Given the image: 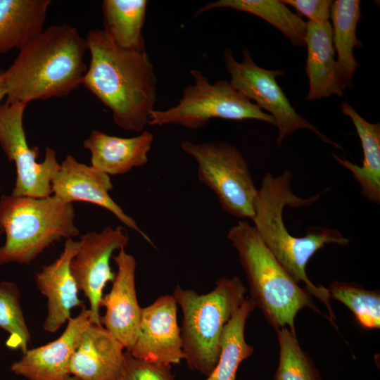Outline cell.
Returning a JSON list of instances; mask_svg holds the SVG:
<instances>
[{
    "instance_id": "1",
    "label": "cell",
    "mask_w": 380,
    "mask_h": 380,
    "mask_svg": "<svg viewBox=\"0 0 380 380\" xmlns=\"http://www.w3.org/2000/svg\"><path fill=\"white\" fill-rule=\"evenodd\" d=\"M91 60L82 84L113 113L114 122L143 132L156 101L157 80L146 51L117 46L103 30L85 38Z\"/></svg>"
},
{
    "instance_id": "2",
    "label": "cell",
    "mask_w": 380,
    "mask_h": 380,
    "mask_svg": "<svg viewBox=\"0 0 380 380\" xmlns=\"http://www.w3.org/2000/svg\"><path fill=\"white\" fill-rule=\"evenodd\" d=\"M84 38L68 24L53 25L19 50L4 70L6 102L27 105L38 99L62 97L76 89L87 67Z\"/></svg>"
},
{
    "instance_id": "3",
    "label": "cell",
    "mask_w": 380,
    "mask_h": 380,
    "mask_svg": "<svg viewBox=\"0 0 380 380\" xmlns=\"http://www.w3.org/2000/svg\"><path fill=\"white\" fill-rule=\"evenodd\" d=\"M292 173L285 170L277 177L271 172L264 175L255 203L254 227L279 262L298 284L317 297L327 308L332 324L335 315L329 302L328 289L315 286L308 277L306 265L312 256L327 244L346 246L349 239L335 229L315 228L304 236L289 234L283 220L285 206L300 207L317 201L322 194L307 198L298 197L291 191Z\"/></svg>"
},
{
    "instance_id": "4",
    "label": "cell",
    "mask_w": 380,
    "mask_h": 380,
    "mask_svg": "<svg viewBox=\"0 0 380 380\" xmlns=\"http://www.w3.org/2000/svg\"><path fill=\"white\" fill-rule=\"evenodd\" d=\"M227 236L236 250L246 273L249 298L276 330L288 326L296 333L295 317L303 308L321 313L311 295L284 270L254 226L239 220L229 229Z\"/></svg>"
},
{
    "instance_id": "5",
    "label": "cell",
    "mask_w": 380,
    "mask_h": 380,
    "mask_svg": "<svg viewBox=\"0 0 380 380\" xmlns=\"http://www.w3.org/2000/svg\"><path fill=\"white\" fill-rule=\"evenodd\" d=\"M238 277H222L205 294L177 285L172 296L182 312L183 360L192 370L208 376L220 356L224 328L246 299Z\"/></svg>"
},
{
    "instance_id": "6",
    "label": "cell",
    "mask_w": 380,
    "mask_h": 380,
    "mask_svg": "<svg viewBox=\"0 0 380 380\" xmlns=\"http://www.w3.org/2000/svg\"><path fill=\"white\" fill-rule=\"evenodd\" d=\"M72 203L54 195L44 198L3 195L0 228L6 234L0 265H27L54 242L79 234Z\"/></svg>"
},
{
    "instance_id": "7",
    "label": "cell",
    "mask_w": 380,
    "mask_h": 380,
    "mask_svg": "<svg viewBox=\"0 0 380 380\" xmlns=\"http://www.w3.org/2000/svg\"><path fill=\"white\" fill-rule=\"evenodd\" d=\"M194 84L188 85L179 103L163 110H153L148 125H179L189 129L205 127L213 118L232 120L254 119L275 125L272 115L262 110L229 82L217 80L213 84L198 70H191Z\"/></svg>"
},
{
    "instance_id": "8",
    "label": "cell",
    "mask_w": 380,
    "mask_h": 380,
    "mask_svg": "<svg viewBox=\"0 0 380 380\" xmlns=\"http://www.w3.org/2000/svg\"><path fill=\"white\" fill-rule=\"evenodd\" d=\"M181 148L197 162L198 180L214 192L223 211L253 220L258 189L241 153L222 141H184Z\"/></svg>"
},
{
    "instance_id": "9",
    "label": "cell",
    "mask_w": 380,
    "mask_h": 380,
    "mask_svg": "<svg viewBox=\"0 0 380 380\" xmlns=\"http://www.w3.org/2000/svg\"><path fill=\"white\" fill-rule=\"evenodd\" d=\"M243 61L238 62L230 49L224 51L225 65L231 75L229 83L250 101H253L260 108L270 113L279 129L278 144L296 130L305 129L319 136L324 142L341 148L296 113L276 80L284 75L282 70H267L258 66L248 49L243 50Z\"/></svg>"
},
{
    "instance_id": "10",
    "label": "cell",
    "mask_w": 380,
    "mask_h": 380,
    "mask_svg": "<svg viewBox=\"0 0 380 380\" xmlns=\"http://www.w3.org/2000/svg\"><path fill=\"white\" fill-rule=\"evenodd\" d=\"M27 105L5 101L0 105V146L16 167V180L12 191L13 196L44 198L52 194L51 182L61 165L56 151L45 150L42 162H37L39 148H30L27 142L23 125Z\"/></svg>"
},
{
    "instance_id": "11",
    "label": "cell",
    "mask_w": 380,
    "mask_h": 380,
    "mask_svg": "<svg viewBox=\"0 0 380 380\" xmlns=\"http://www.w3.org/2000/svg\"><path fill=\"white\" fill-rule=\"evenodd\" d=\"M80 248L70 264L72 274L80 291L89 303L90 320L101 325L100 304L103 289L115 279L110 258L115 251L125 248L129 235L121 226H108L100 232H90L80 236Z\"/></svg>"
},
{
    "instance_id": "12",
    "label": "cell",
    "mask_w": 380,
    "mask_h": 380,
    "mask_svg": "<svg viewBox=\"0 0 380 380\" xmlns=\"http://www.w3.org/2000/svg\"><path fill=\"white\" fill-rule=\"evenodd\" d=\"M177 303L172 295H164L141 308L139 332L130 355L163 365H178L183 360Z\"/></svg>"
},
{
    "instance_id": "13",
    "label": "cell",
    "mask_w": 380,
    "mask_h": 380,
    "mask_svg": "<svg viewBox=\"0 0 380 380\" xmlns=\"http://www.w3.org/2000/svg\"><path fill=\"white\" fill-rule=\"evenodd\" d=\"M113 259L118 271L110 291L102 297L100 306L106 312L100 322L130 352L139 335L141 312L135 286L137 262L125 248L119 250Z\"/></svg>"
},
{
    "instance_id": "14",
    "label": "cell",
    "mask_w": 380,
    "mask_h": 380,
    "mask_svg": "<svg viewBox=\"0 0 380 380\" xmlns=\"http://www.w3.org/2000/svg\"><path fill=\"white\" fill-rule=\"evenodd\" d=\"M113 185L109 175L93 166L79 163L68 155L51 182L52 194L64 202L90 203L106 209L131 229L138 232L152 243L148 236L139 227L136 221L127 215L110 197Z\"/></svg>"
},
{
    "instance_id": "15",
    "label": "cell",
    "mask_w": 380,
    "mask_h": 380,
    "mask_svg": "<svg viewBox=\"0 0 380 380\" xmlns=\"http://www.w3.org/2000/svg\"><path fill=\"white\" fill-rule=\"evenodd\" d=\"M90 316V310L82 307L78 315L68 319L58 338L46 345L27 349L20 360L13 363L11 371L29 380H66L70 376V360L78 341L92 324Z\"/></svg>"
},
{
    "instance_id": "16",
    "label": "cell",
    "mask_w": 380,
    "mask_h": 380,
    "mask_svg": "<svg viewBox=\"0 0 380 380\" xmlns=\"http://www.w3.org/2000/svg\"><path fill=\"white\" fill-rule=\"evenodd\" d=\"M79 248V241L68 239L60 256L53 262L43 266L35 275L37 286L47 300L44 323L47 332H56L68 322L74 308L84 306L79 298L80 291L70 269Z\"/></svg>"
},
{
    "instance_id": "17",
    "label": "cell",
    "mask_w": 380,
    "mask_h": 380,
    "mask_svg": "<svg viewBox=\"0 0 380 380\" xmlns=\"http://www.w3.org/2000/svg\"><path fill=\"white\" fill-rule=\"evenodd\" d=\"M124 349L102 325L90 324L72 355L70 375L79 380H119L125 362Z\"/></svg>"
},
{
    "instance_id": "18",
    "label": "cell",
    "mask_w": 380,
    "mask_h": 380,
    "mask_svg": "<svg viewBox=\"0 0 380 380\" xmlns=\"http://www.w3.org/2000/svg\"><path fill=\"white\" fill-rule=\"evenodd\" d=\"M153 141V134L147 130L129 138L93 130L83 146L91 152V166L110 176L125 174L146 164Z\"/></svg>"
},
{
    "instance_id": "19",
    "label": "cell",
    "mask_w": 380,
    "mask_h": 380,
    "mask_svg": "<svg viewBox=\"0 0 380 380\" xmlns=\"http://www.w3.org/2000/svg\"><path fill=\"white\" fill-rule=\"evenodd\" d=\"M305 44L308 49L305 71L309 80L307 101L321 99L332 94L342 96L336 79L332 27L329 21L317 24L307 22Z\"/></svg>"
},
{
    "instance_id": "20",
    "label": "cell",
    "mask_w": 380,
    "mask_h": 380,
    "mask_svg": "<svg viewBox=\"0 0 380 380\" xmlns=\"http://www.w3.org/2000/svg\"><path fill=\"white\" fill-rule=\"evenodd\" d=\"M50 0H0V53L21 49L44 30Z\"/></svg>"
},
{
    "instance_id": "21",
    "label": "cell",
    "mask_w": 380,
    "mask_h": 380,
    "mask_svg": "<svg viewBox=\"0 0 380 380\" xmlns=\"http://www.w3.org/2000/svg\"><path fill=\"white\" fill-rule=\"evenodd\" d=\"M342 112L348 116L356 129L363 150L362 166L333 154L337 162L350 170L369 201L380 203V124L372 123L361 117L348 103L341 104Z\"/></svg>"
},
{
    "instance_id": "22",
    "label": "cell",
    "mask_w": 380,
    "mask_h": 380,
    "mask_svg": "<svg viewBox=\"0 0 380 380\" xmlns=\"http://www.w3.org/2000/svg\"><path fill=\"white\" fill-rule=\"evenodd\" d=\"M330 18L332 20L333 44L337 52L336 79L343 91L353 87V76L360 66L353 55L355 47L362 46L356 37L357 23L361 18L360 1H333Z\"/></svg>"
},
{
    "instance_id": "23",
    "label": "cell",
    "mask_w": 380,
    "mask_h": 380,
    "mask_svg": "<svg viewBox=\"0 0 380 380\" xmlns=\"http://www.w3.org/2000/svg\"><path fill=\"white\" fill-rule=\"evenodd\" d=\"M148 5L146 0H104L101 4L103 30L120 49L144 51L141 31Z\"/></svg>"
},
{
    "instance_id": "24",
    "label": "cell",
    "mask_w": 380,
    "mask_h": 380,
    "mask_svg": "<svg viewBox=\"0 0 380 380\" xmlns=\"http://www.w3.org/2000/svg\"><path fill=\"white\" fill-rule=\"evenodd\" d=\"M227 8L247 12L267 21L281 32L298 47L305 46L307 22L293 13L281 1L278 0H220L200 8L195 15L207 11Z\"/></svg>"
},
{
    "instance_id": "25",
    "label": "cell",
    "mask_w": 380,
    "mask_h": 380,
    "mask_svg": "<svg viewBox=\"0 0 380 380\" xmlns=\"http://www.w3.org/2000/svg\"><path fill=\"white\" fill-rule=\"evenodd\" d=\"M255 306L246 298L225 325L221 338L218 361L205 380H236L241 363L250 357L253 346L245 339L246 322Z\"/></svg>"
},
{
    "instance_id": "26",
    "label": "cell",
    "mask_w": 380,
    "mask_h": 380,
    "mask_svg": "<svg viewBox=\"0 0 380 380\" xmlns=\"http://www.w3.org/2000/svg\"><path fill=\"white\" fill-rule=\"evenodd\" d=\"M276 331L279 362L274 380H322L314 362L301 348L296 333L287 327Z\"/></svg>"
},
{
    "instance_id": "27",
    "label": "cell",
    "mask_w": 380,
    "mask_h": 380,
    "mask_svg": "<svg viewBox=\"0 0 380 380\" xmlns=\"http://www.w3.org/2000/svg\"><path fill=\"white\" fill-rule=\"evenodd\" d=\"M330 298L347 306L365 329L380 327V293L355 284L333 281L328 288Z\"/></svg>"
},
{
    "instance_id": "28",
    "label": "cell",
    "mask_w": 380,
    "mask_h": 380,
    "mask_svg": "<svg viewBox=\"0 0 380 380\" xmlns=\"http://www.w3.org/2000/svg\"><path fill=\"white\" fill-rule=\"evenodd\" d=\"M0 327L9 334L6 346L19 349L23 353L27 350L30 334L20 303V292L15 284L0 282Z\"/></svg>"
},
{
    "instance_id": "29",
    "label": "cell",
    "mask_w": 380,
    "mask_h": 380,
    "mask_svg": "<svg viewBox=\"0 0 380 380\" xmlns=\"http://www.w3.org/2000/svg\"><path fill=\"white\" fill-rule=\"evenodd\" d=\"M119 380H175V376L171 365L137 359L125 351V362Z\"/></svg>"
},
{
    "instance_id": "30",
    "label": "cell",
    "mask_w": 380,
    "mask_h": 380,
    "mask_svg": "<svg viewBox=\"0 0 380 380\" xmlns=\"http://www.w3.org/2000/svg\"><path fill=\"white\" fill-rule=\"evenodd\" d=\"M281 2L291 6L309 18V21L317 24L329 21L333 4L331 0H283Z\"/></svg>"
},
{
    "instance_id": "31",
    "label": "cell",
    "mask_w": 380,
    "mask_h": 380,
    "mask_svg": "<svg viewBox=\"0 0 380 380\" xmlns=\"http://www.w3.org/2000/svg\"><path fill=\"white\" fill-rule=\"evenodd\" d=\"M6 96V87L4 80V70L0 69V103Z\"/></svg>"
},
{
    "instance_id": "32",
    "label": "cell",
    "mask_w": 380,
    "mask_h": 380,
    "mask_svg": "<svg viewBox=\"0 0 380 380\" xmlns=\"http://www.w3.org/2000/svg\"><path fill=\"white\" fill-rule=\"evenodd\" d=\"M66 380H79L72 376H70Z\"/></svg>"
},
{
    "instance_id": "33",
    "label": "cell",
    "mask_w": 380,
    "mask_h": 380,
    "mask_svg": "<svg viewBox=\"0 0 380 380\" xmlns=\"http://www.w3.org/2000/svg\"><path fill=\"white\" fill-rule=\"evenodd\" d=\"M0 189H1V185H0ZM2 232V230L0 228V234Z\"/></svg>"
}]
</instances>
